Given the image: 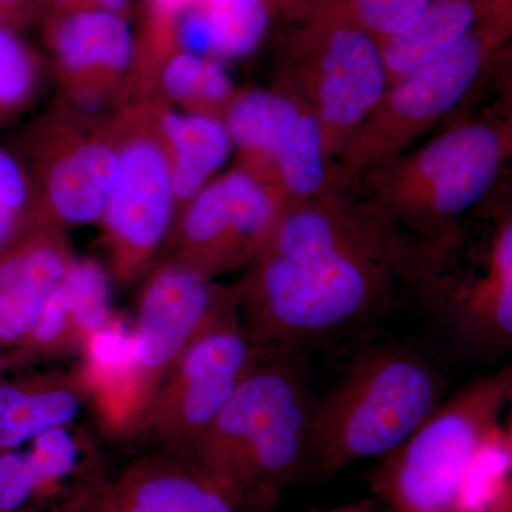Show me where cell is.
<instances>
[{"mask_svg": "<svg viewBox=\"0 0 512 512\" xmlns=\"http://www.w3.org/2000/svg\"><path fill=\"white\" fill-rule=\"evenodd\" d=\"M284 201L235 165L185 207L158 262L215 276L251 264L275 227Z\"/></svg>", "mask_w": 512, "mask_h": 512, "instance_id": "cell-12", "label": "cell"}, {"mask_svg": "<svg viewBox=\"0 0 512 512\" xmlns=\"http://www.w3.org/2000/svg\"><path fill=\"white\" fill-rule=\"evenodd\" d=\"M40 2H42V3H43V5H45V8H46V2H45V0H40Z\"/></svg>", "mask_w": 512, "mask_h": 512, "instance_id": "cell-35", "label": "cell"}, {"mask_svg": "<svg viewBox=\"0 0 512 512\" xmlns=\"http://www.w3.org/2000/svg\"><path fill=\"white\" fill-rule=\"evenodd\" d=\"M471 30L443 55L387 86L329 171V187L346 191L362 175L390 163L446 119L473 90L497 35Z\"/></svg>", "mask_w": 512, "mask_h": 512, "instance_id": "cell-6", "label": "cell"}, {"mask_svg": "<svg viewBox=\"0 0 512 512\" xmlns=\"http://www.w3.org/2000/svg\"><path fill=\"white\" fill-rule=\"evenodd\" d=\"M43 39L56 74V99L93 120L116 116L128 104L127 82L136 55L128 18L104 10H49Z\"/></svg>", "mask_w": 512, "mask_h": 512, "instance_id": "cell-13", "label": "cell"}, {"mask_svg": "<svg viewBox=\"0 0 512 512\" xmlns=\"http://www.w3.org/2000/svg\"><path fill=\"white\" fill-rule=\"evenodd\" d=\"M453 338L477 353L505 352L512 342V220L498 222L483 274L431 296Z\"/></svg>", "mask_w": 512, "mask_h": 512, "instance_id": "cell-15", "label": "cell"}, {"mask_svg": "<svg viewBox=\"0 0 512 512\" xmlns=\"http://www.w3.org/2000/svg\"><path fill=\"white\" fill-rule=\"evenodd\" d=\"M73 261L64 229L45 222L0 251V345L28 335Z\"/></svg>", "mask_w": 512, "mask_h": 512, "instance_id": "cell-16", "label": "cell"}, {"mask_svg": "<svg viewBox=\"0 0 512 512\" xmlns=\"http://www.w3.org/2000/svg\"><path fill=\"white\" fill-rule=\"evenodd\" d=\"M157 99L158 130L170 164L177 221L185 207L217 177L234 147L224 120L178 111Z\"/></svg>", "mask_w": 512, "mask_h": 512, "instance_id": "cell-18", "label": "cell"}, {"mask_svg": "<svg viewBox=\"0 0 512 512\" xmlns=\"http://www.w3.org/2000/svg\"><path fill=\"white\" fill-rule=\"evenodd\" d=\"M45 2L49 10H104L124 18H128L131 12V0H45Z\"/></svg>", "mask_w": 512, "mask_h": 512, "instance_id": "cell-28", "label": "cell"}, {"mask_svg": "<svg viewBox=\"0 0 512 512\" xmlns=\"http://www.w3.org/2000/svg\"><path fill=\"white\" fill-rule=\"evenodd\" d=\"M433 0H340L330 12L352 20L377 42L402 35L424 15Z\"/></svg>", "mask_w": 512, "mask_h": 512, "instance_id": "cell-25", "label": "cell"}, {"mask_svg": "<svg viewBox=\"0 0 512 512\" xmlns=\"http://www.w3.org/2000/svg\"><path fill=\"white\" fill-rule=\"evenodd\" d=\"M0 205L10 210L39 217L35 191L25 164L12 151L0 146Z\"/></svg>", "mask_w": 512, "mask_h": 512, "instance_id": "cell-27", "label": "cell"}, {"mask_svg": "<svg viewBox=\"0 0 512 512\" xmlns=\"http://www.w3.org/2000/svg\"><path fill=\"white\" fill-rule=\"evenodd\" d=\"M0 28L22 30L23 28H26V26L25 23H23L19 18H16L13 13L0 8Z\"/></svg>", "mask_w": 512, "mask_h": 512, "instance_id": "cell-31", "label": "cell"}, {"mask_svg": "<svg viewBox=\"0 0 512 512\" xmlns=\"http://www.w3.org/2000/svg\"><path fill=\"white\" fill-rule=\"evenodd\" d=\"M511 399V366L446 396L370 474V487L384 510L467 512L468 480Z\"/></svg>", "mask_w": 512, "mask_h": 512, "instance_id": "cell-5", "label": "cell"}, {"mask_svg": "<svg viewBox=\"0 0 512 512\" xmlns=\"http://www.w3.org/2000/svg\"><path fill=\"white\" fill-rule=\"evenodd\" d=\"M0 8L13 13L16 18L25 23V26L39 19L43 10L46 9L40 0H0Z\"/></svg>", "mask_w": 512, "mask_h": 512, "instance_id": "cell-29", "label": "cell"}, {"mask_svg": "<svg viewBox=\"0 0 512 512\" xmlns=\"http://www.w3.org/2000/svg\"><path fill=\"white\" fill-rule=\"evenodd\" d=\"M3 367V355L2 352H0V370H2Z\"/></svg>", "mask_w": 512, "mask_h": 512, "instance_id": "cell-33", "label": "cell"}, {"mask_svg": "<svg viewBox=\"0 0 512 512\" xmlns=\"http://www.w3.org/2000/svg\"><path fill=\"white\" fill-rule=\"evenodd\" d=\"M301 101L284 90H238L224 116L237 167L271 190L272 170L303 109Z\"/></svg>", "mask_w": 512, "mask_h": 512, "instance_id": "cell-19", "label": "cell"}, {"mask_svg": "<svg viewBox=\"0 0 512 512\" xmlns=\"http://www.w3.org/2000/svg\"><path fill=\"white\" fill-rule=\"evenodd\" d=\"M306 512H387L386 510H377L369 505H343V507L330 508V510H315Z\"/></svg>", "mask_w": 512, "mask_h": 512, "instance_id": "cell-32", "label": "cell"}, {"mask_svg": "<svg viewBox=\"0 0 512 512\" xmlns=\"http://www.w3.org/2000/svg\"><path fill=\"white\" fill-rule=\"evenodd\" d=\"M158 99L131 101L113 120L119 168L100 225L114 284L150 272L175 222L170 164L157 121Z\"/></svg>", "mask_w": 512, "mask_h": 512, "instance_id": "cell-7", "label": "cell"}, {"mask_svg": "<svg viewBox=\"0 0 512 512\" xmlns=\"http://www.w3.org/2000/svg\"><path fill=\"white\" fill-rule=\"evenodd\" d=\"M113 120L84 119L53 101L23 131L19 157L43 221L100 224L119 168Z\"/></svg>", "mask_w": 512, "mask_h": 512, "instance_id": "cell-9", "label": "cell"}, {"mask_svg": "<svg viewBox=\"0 0 512 512\" xmlns=\"http://www.w3.org/2000/svg\"><path fill=\"white\" fill-rule=\"evenodd\" d=\"M94 390L86 367L72 373L0 382V453L16 450L47 431L72 426Z\"/></svg>", "mask_w": 512, "mask_h": 512, "instance_id": "cell-17", "label": "cell"}, {"mask_svg": "<svg viewBox=\"0 0 512 512\" xmlns=\"http://www.w3.org/2000/svg\"><path fill=\"white\" fill-rule=\"evenodd\" d=\"M504 8L507 9V0H503Z\"/></svg>", "mask_w": 512, "mask_h": 512, "instance_id": "cell-34", "label": "cell"}, {"mask_svg": "<svg viewBox=\"0 0 512 512\" xmlns=\"http://www.w3.org/2000/svg\"><path fill=\"white\" fill-rule=\"evenodd\" d=\"M69 512H244L190 458L157 448L89 485Z\"/></svg>", "mask_w": 512, "mask_h": 512, "instance_id": "cell-14", "label": "cell"}, {"mask_svg": "<svg viewBox=\"0 0 512 512\" xmlns=\"http://www.w3.org/2000/svg\"><path fill=\"white\" fill-rule=\"evenodd\" d=\"M446 376L402 345L370 346L313 403L303 476L329 478L404 443L446 399Z\"/></svg>", "mask_w": 512, "mask_h": 512, "instance_id": "cell-4", "label": "cell"}, {"mask_svg": "<svg viewBox=\"0 0 512 512\" xmlns=\"http://www.w3.org/2000/svg\"><path fill=\"white\" fill-rule=\"evenodd\" d=\"M511 151V116L457 121L362 175L356 204L410 249L421 271H437L458 217L483 200Z\"/></svg>", "mask_w": 512, "mask_h": 512, "instance_id": "cell-2", "label": "cell"}, {"mask_svg": "<svg viewBox=\"0 0 512 512\" xmlns=\"http://www.w3.org/2000/svg\"><path fill=\"white\" fill-rule=\"evenodd\" d=\"M480 512H512V481L504 477Z\"/></svg>", "mask_w": 512, "mask_h": 512, "instance_id": "cell-30", "label": "cell"}, {"mask_svg": "<svg viewBox=\"0 0 512 512\" xmlns=\"http://www.w3.org/2000/svg\"><path fill=\"white\" fill-rule=\"evenodd\" d=\"M57 481L32 448L0 453V512H26V505Z\"/></svg>", "mask_w": 512, "mask_h": 512, "instance_id": "cell-26", "label": "cell"}, {"mask_svg": "<svg viewBox=\"0 0 512 512\" xmlns=\"http://www.w3.org/2000/svg\"><path fill=\"white\" fill-rule=\"evenodd\" d=\"M343 192L286 202L234 285L239 318L258 345L298 348L359 325L386 308L397 279L413 282L406 245Z\"/></svg>", "mask_w": 512, "mask_h": 512, "instance_id": "cell-1", "label": "cell"}, {"mask_svg": "<svg viewBox=\"0 0 512 512\" xmlns=\"http://www.w3.org/2000/svg\"><path fill=\"white\" fill-rule=\"evenodd\" d=\"M276 87L295 96L318 120L330 171L386 92L379 43L352 20L320 12L313 29L292 47Z\"/></svg>", "mask_w": 512, "mask_h": 512, "instance_id": "cell-8", "label": "cell"}, {"mask_svg": "<svg viewBox=\"0 0 512 512\" xmlns=\"http://www.w3.org/2000/svg\"><path fill=\"white\" fill-rule=\"evenodd\" d=\"M264 349L245 329L238 306L225 313L188 346L133 430L187 456Z\"/></svg>", "mask_w": 512, "mask_h": 512, "instance_id": "cell-10", "label": "cell"}, {"mask_svg": "<svg viewBox=\"0 0 512 512\" xmlns=\"http://www.w3.org/2000/svg\"><path fill=\"white\" fill-rule=\"evenodd\" d=\"M237 306L234 286H222L171 262L153 265L141 291L131 335V400L124 426L136 427L188 346Z\"/></svg>", "mask_w": 512, "mask_h": 512, "instance_id": "cell-11", "label": "cell"}, {"mask_svg": "<svg viewBox=\"0 0 512 512\" xmlns=\"http://www.w3.org/2000/svg\"><path fill=\"white\" fill-rule=\"evenodd\" d=\"M477 0H433L402 35L379 43L387 86L431 62L466 37L476 25Z\"/></svg>", "mask_w": 512, "mask_h": 512, "instance_id": "cell-20", "label": "cell"}, {"mask_svg": "<svg viewBox=\"0 0 512 512\" xmlns=\"http://www.w3.org/2000/svg\"><path fill=\"white\" fill-rule=\"evenodd\" d=\"M298 348H265L187 458L244 512H272L303 476L313 399Z\"/></svg>", "mask_w": 512, "mask_h": 512, "instance_id": "cell-3", "label": "cell"}, {"mask_svg": "<svg viewBox=\"0 0 512 512\" xmlns=\"http://www.w3.org/2000/svg\"><path fill=\"white\" fill-rule=\"evenodd\" d=\"M49 67L20 37L19 30L0 28V127L12 123L36 103Z\"/></svg>", "mask_w": 512, "mask_h": 512, "instance_id": "cell-22", "label": "cell"}, {"mask_svg": "<svg viewBox=\"0 0 512 512\" xmlns=\"http://www.w3.org/2000/svg\"><path fill=\"white\" fill-rule=\"evenodd\" d=\"M212 40V59L227 62L251 55L271 23L265 0H205Z\"/></svg>", "mask_w": 512, "mask_h": 512, "instance_id": "cell-23", "label": "cell"}, {"mask_svg": "<svg viewBox=\"0 0 512 512\" xmlns=\"http://www.w3.org/2000/svg\"><path fill=\"white\" fill-rule=\"evenodd\" d=\"M224 62L190 52H175L157 69L154 97L185 113L224 120L238 93Z\"/></svg>", "mask_w": 512, "mask_h": 512, "instance_id": "cell-21", "label": "cell"}, {"mask_svg": "<svg viewBox=\"0 0 512 512\" xmlns=\"http://www.w3.org/2000/svg\"><path fill=\"white\" fill-rule=\"evenodd\" d=\"M109 269L97 259H76L63 276L62 285L74 329L82 340L83 352L87 343L111 320Z\"/></svg>", "mask_w": 512, "mask_h": 512, "instance_id": "cell-24", "label": "cell"}]
</instances>
